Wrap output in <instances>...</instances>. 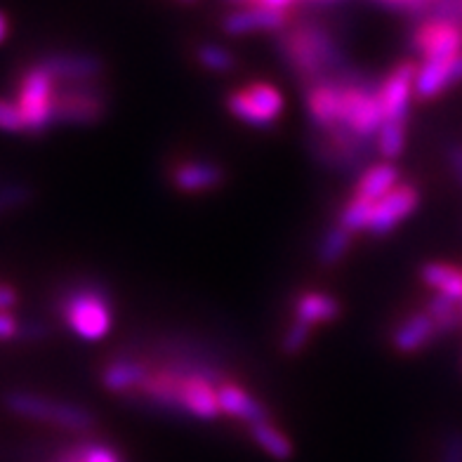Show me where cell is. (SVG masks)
<instances>
[{
    "mask_svg": "<svg viewBox=\"0 0 462 462\" xmlns=\"http://www.w3.org/2000/svg\"><path fill=\"white\" fill-rule=\"evenodd\" d=\"M217 384L219 383L203 375L184 377L182 396H180V413L194 420H203V422H213V420L222 418Z\"/></svg>",
    "mask_w": 462,
    "mask_h": 462,
    "instance_id": "d6986e66",
    "label": "cell"
},
{
    "mask_svg": "<svg viewBox=\"0 0 462 462\" xmlns=\"http://www.w3.org/2000/svg\"><path fill=\"white\" fill-rule=\"evenodd\" d=\"M175 3H180V5H199L201 0H175Z\"/></svg>",
    "mask_w": 462,
    "mask_h": 462,
    "instance_id": "60d3db41",
    "label": "cell"
},
{
    "mask_svg": "<svg viewBox=\"0 0 462 462\" xmlns=\"http://www.w3.org/2000/svg\"><path fill=\"white\" fill-rule=\"evenodd\" d=\"M415 76H418V64L413 60H402L377 83V99L383 106L384 121H411V109H413L415 99Z\"/></svg>",
    "mask_w": 462,
    "mask_h": 462,
    "instance_id": "30bf717a",
    "label": "cell"
},
{
    "mask_svg": "<svg viewBox=\"0 0 462 462\" xmlns=\"http://www.w3.org/2000/svg\"><path fill=\"white\" fill-rule=\"evenodd\" d=\"M22 333L17 319L10 311H0V340H14Z\"/></svg>",
    "mask_w": 462,
    "mask_h": 462,
    "instance_id": "e575fe53",
    "label": "cell"
},
{
    "mask_svg": "<svg viewBox=\"0 0 462 462\" xmlns=\"http://www.w3.org/2000/svg\"><path fill=\"white\" fill-rule=\"evenodd\" d=\"M342 80H323L317 86L304 88V109L311 130L340 128Z\"/></svg>",
    "mask_w": 462,
    "mask_h": 462,
    "instance_id": "e0dca14e",
    "label": "cell"
},
{
    "mask_svg": "<svg viewBox=\"0 0 462 462\" xmlns=\"http://www.w3.org/2000/svg\"><path fill=\"white\" fill-rule=\"evenodd\" d=\"M311 153L326 168L340 172H364L375 156V142L361 140L346 128L311 130Z\"/></svg>",
    "mask_w": 462,
    "mask_h": 462,
    "instance_id": "8992f818",
    "label": "cell"
},
{
    "mask_svg": "<svg viewBox=\"0 0 462 462\" xmlns=\"http://www.w3.org/2000/svg\"><path fill=\"white\" fill-rule=\"evenodd\" d=\"M36 199V189L26 182L0 184V217L14 213L19 208L29 206Z\"/></svg>",
    "mask_w": 462,
    "mask_h": 462,
    "instance_id": "f1b7e54d",
    "label": "cell"
},
{
    "mask_svg": "<svg viewBox=\"0 0 462 462\" xmlns=\"http://www.w3.org/2000/svg\"><path fill=\"white\" fill-rule=\"evenodd\" d=\"M3 406L17 418L55 425L73 434H88L97 427V418L90 408L76 402L50 399L45 394L26 390H13L3 396Z\"/></svg>",
    "mask_w": 462,
    "mask_h": 462,
    "instance_id": "3957f363",
    "label": "cell"
},
{
    "mask_svg": "<svg viewBox=\"0 0 462 462\" xmlns=\"http://www.w3.org/2000/svg\"><path fill=\"white\" fill-rule=\"evenodd\" d=\"M60 317L76 337L99 342L114 328V302L109 292L97 283H79L61 295Z\"/></svg>",
    "mask_w": 462,
    "mask_h": 462,
    "instance_id": "7a4b0ae2",
    "label": "cell"
},
{
    "mask_svg": "<svg viewBox=\"0 0 462 462\" xmlns=\"http://www.w3.org/2000/svg\"><path fill=\"white\" fill-rule=\"evenodd\" d=\"M57 88L60 83L38 61L19 76L14 104L26 123V134H43L55 125Z\"/></svg>",
    "mask_w": 462,
    "mask_h": 462,
    "instance_id": "277c9868",
    "label": "cell"
},
{
    "mask_svg": "<svg viewBox=\"0 0 462 462\" xmlns=\"http://www.w3.org/2000/svg\"><path fill=\"white\" fill-rule=\"evenodd\" d=\"M80 448V462H125L118 448H114L106 441H97V439H86L79 441Z\"/></svg>",
    "mask_w": 462,
    "mask_h": 462,
    "instance_id": "4dcf8cb0",
    "label": "cell"
},
{
    "mask_svg": "<svg viewBox=\"0 0 462 462\" xmlns=\"http://www.w3.org/2000/svg\"><path fill=\"white\" fill-rule=\"evenodd\" d=\"M194 60L199 67L210 73H234L238 69V57L234 50L225 48L222 43H201L196 45Z\"/></svg>",
    "mask_w": 462,
    "mask_h": 462,
    "instance_id": "4316f807",
    "label": "cell"
},
{
    "mask_svg": "<svg viewBox=\"0 0 462 462\" xmlns=\"http://www.w3.org/2000/svg\"><path fill=\"white\" fill-rule=\"evenodd\" d=\"M19 295L10 283H0V311H10L17 304Z\"/></svg>",
    "mask_w": 462,
    "mask_h": 462,
    "instance_id": "8d00e7d4",
    "label": "cell"
},
{
    "mask_svg": "<svg viewBox=\"0 0 462 462\" xmlns=\"http://www.w3.org/2000/svg\"><path fill=\"white\" fill-rule=\"evenodd\" d=\"M411 50L422 61L441 60L462 52V24L453 19L427 17L415 26Z\"/></svg>",
    "mask_w": 462,
    "mask_h": 462,
    "instance_id": "8fae6325",
    "label": "cell"
},
{
    "mask_svg": "<svg viewBox=\"0 0 462 462\" xmlns=\"http://www.w3.org/2000/svg\"><path fill=\"white\" fill-rule=\"evenodd\" d=\"M373 3L387 7V10H396V13H406V14L430 13L427 0H373Z\"/></svg>",
    "mask_w": 462,
    "mask_h": 462,
    "instance_id": "836d02e7",
    "label": "cell"
},
{
    "mask_svg": "<svg viewBox=\"0 0 462 462\" xmlns=\"http://www.w3.org/2000/svg\"><path fill=\"white\" fill-rule=\"evenodd\" d=\"M225 106L238 123L264 130L279 123L286 109V99L279 88L267 80H253L248 86L231 90L225 99Z\"/></svg>",
    "mask_w": 462,
    "mask_h": 462,
    "instance_id": "52a82bcc",
    "label": "cell"
},
{
    "mask_svg": "<svg viewBox=\"0 0 462 462\" xmlns=\"http://www.w3.org/2000/svg\"><path fill=\"white\" fill-rule=\"evenodd\" d=\"M248 434L255 441L257 448L264 450L274 460L286 462L295 456V446H292L291 437L281 427L274 425V420H264V422H257V425L248 427Z\"/></svg>",
    "mask_w": 462,
    "mask_h": 462,
    "instance_id": "cb8c5ba5",
    "label": "cell"
},
{
    "mask_svg": "<svg viewBox=\"0 0 462 462\" xmlns=\"http://www.w3.org/2000/svg\"><path fill=\"white\" fill-rule=\"evenodd\" d=\"M462 83V52L453 57H441V60H430L418 64V76H415V99L430 102V99L441 97L450 88Z\"/></svg>",
    "mask_w": 462,
    "mask_h": 462,
    "instance_id": "2e32d148",
    "label": "cell"
},
{
    "mask_svg": "<svg viewBox=\"0 0 462 462\" xmlns=\"http://www.w3.org/2000/svg\"><path fill=\"white\" fill-rule=\"evenodd\" d=\"M231 3L234 7H241V5H257V0H226Z\"/></svg>",
    "mask_w": 462,
    "mask_h": 462,
    "instance_id": "ab89813d",
    "label": "cell"
},
{
    "mask_svg": "<svg viewBox=\"0 0 462 462\" xmlns=\"http://www.w3.org/2000/svg\"><path fill=\"white\" fill-rule=\"evenodd\" d=\"M52 462H80L79 444H73V446H69L67 450H61L60 456H55V460Z\"/></svg>",
    "mask_w": 462,
    "mask_h": 462,
    "instance_id": "74e56055",
    "label": "cell"
},
{
    "mask_svg": "<svg viewBox=\"0 0 462 462\" xmlns=\"http://www.w3.org/2000/svg\"><path fill=\"white\" fill-rule=\"evenodd\" d=\"M384 123L383 106L377 99V83L354 73L342 80L340 125L361 140L375 142V134Z\"/></svg>",
    "mask_w": 462,
    "mask_h": 462,
    "instance_id": "5b68a950",
    "label": "cell"
},
{
    "mask_svg": "<svg viewBox=\"0 0 462 462\" xmlns=\"http://www.w3.org/2000/svg\"><path fill=\"white\" fill-rule=\"evenodd\" d=\"M217 399L222 415H226L231 420H238V422H245L248 427L257 425V422H264V420H272L269 408L248 387H244L236 380H231V377L217 384Z\"/></svg>",
    "mask_w": 462,
    "mask_h": 462,
    "instance_id": "ac0fdd59",
    "label": "cell"
},
{
    "mask_svg": "<svg viewBox=\"0 0 462 462\" xmlns=\"http://www.w3.org/2000/svg\"><path fill=\"white\" fill-rule=\"evenodd\" d=\"M402 182V172H399L396 163L377 161V163H371L359 177H356L352 196L354 199H361V201L375 203L380 201L383 196L390 194L392 189H396Z\"/></svg>",
    "mask_w": 462,
    "mask_h": 462,
    "instance_id": "7402d4cb",
    "label": "cell"
},
{
    "mask_svg": "<svg viewBox=\"0 0 462 462\" xmlns=\"http://www.w3.org/2000/svg\"><path fill=\"white\" fill-rule=\"evenodd\" d=\"M276 52L302 90L323 80H342L356 73L337 38L319 22H291L276 33Z\"/></svg>",
    "mask_w": 462,
    "mask_h": 462,
    "instance_id": "6da1fadb",
    "label": "cell"
},
{
    "mask_svg": "<svg viewBox=\"0 0 462 462\" xmlns=\"http://www.w3.org/2000/svg\"><path fill=\"white\" fill-rule=\"evenodd\" d=\"M448 163H450V171L456 175L457 184L462 187V144H453L448 149Z\"/></svg>",
    "mask_w": 462,
    "mask_h": 462,
    "instance_id": "d590c367",
    "label": "cell"
},
{
    "mask_svg": "<svg viewBox=\"0 0 462 462\" xmlns=\"http://www.w3.org/2000/svg\"><path fill=\"white\" fill-rule=\"evenodd\" d=\"M152 359L149 356H134V354H121L111 356L99 371V383L109 394L134 396L144 387L146 377L152 375Z\"/></svg>",
    "mask_w": 462,
    "mask_h": 462,
    "instance_id": "7c38bea8",
    "label": "cell"
},
{
    "mask_svg": "<svg viewBox=\"0 0 462 462\" xmlns=\"http://www.w3.org/2000/svg\"><path fill=\"white\" fill-rule=\"evenodd\" d=\"M342 314L340 300L326 291H302L298 298L292 300L291 319L310 326L311 330L326 323L337 321Z\"/></svg>",
    "mask_w": 462,
    "mask_h": 462,
    "instance_id": "44dd1931",
    "label": "cell"
},
{
    "mask_svg": "<svg viewBox=\"0 0 462 462\" xmlns=\"http://www.w3.org/2000/svg\"><path fill=\"white\" fill-rule=\"evenodd\" d=\"M292 22L291 13H281L264 5L234 7L222 19V31L226 36H250V33H279Z\"/></svg>",
    "mask_w": 462,
    "mask_h": 462,
    "instance_id": "5bb4252c",
    "label": "cell"
},
{
    "mask_svg": "<svg viewBox=\"0 0 462 462\" xmlns=\"http://www.w3.org/2000/svg\"><path fill=\"white\" fill-rule=\"evenodd\" d=\"M420 203H422L420 189L411 182H402L396 189H392L390 194L383 196L380 201L368 203L364 234L377 238L390 236L406 219L418 213Z\"/></svg>",
    "mask_w": 462,
    "mask_h": 462,
    "instance_id": "9c48e42d",
    "label": "cell"
},
{
    "mask_svg": "<svg viewBox=\"0 0 462 462\" xmlns=\"http://www.w3.org/2000/svg\"><path fill=\"white\" fill-rule=\"evenodd\" d=\"M425 310L430 311V317H432L434 326L439 330V337H444V335L453 333L456 328L462 326V314H460V302L456 300H448L444 295H434L427 300Z\"/></svg>",
    "mask_w": 462,
    "mask_h": 462,
    "instance_id": "83f0119b",
    "label": "cell"
},
{
    "mask_svg": "<svg viewBox=\"0 0 462 462\" xmlns=\"http://www.w3.org/2000/svg\"><path fill=\"white\" fill-rule=\"evenodd\" d=\"M109 114V92L97 83H73L60 86L55 95V125L90 128Z\"/></svg>",
    "mask_w": 462,
    "mask_h": 462,
    "instance_id": "ba28073f",
    "label": "cell"
},
{
    "mask_svg": "<svg viewBox=\"0 0 462 462\" xmlns=\"http://www.w3.org/2000/svg\"><path fill=\"white\" fill-rule=\"evenodd\" d=\"M226 171L210 159H184L172 165L171 184L180 194L203 196L225 184Z\"/></svg>",
    "mask_w": 462,
    "mask_h": 462,
    "instance_id": "9a60e30c",
    "label": "cell"
},
{
    "mask_svg": "<svg viewBox=\"0 0 462 462\" xmlns=\"http://www.w3.org/2000/svg\"><path fill=\"white\" fill-rule=\"evenodd\" d=\"M38 64L60 83V86H73V83H97L102 80L106 64L99 55L92 52H52V55L38 60Z\"/></svg>",
    "mask_w": 462,
    "mask_h": 462,
    "instance_id": "4fadbf2b",
    "label": "cell"
},
{
    "mask_svg": "<svg viewBox=\"0 0 462 462\" xmlns=\"http://www.w3.org/2000/svg\"><path fill=\"white\" fill-rule=\"evenodd\" d=\"M439 337V330L434 326L430 311L422 307L418 311H411L408 317L396 323L390 335V342L399 354H418L427 345H432Z\"/></svg>",
    "mask_w": 462,
    "mask_h": 462,
    "instance_id": "ffe728a7",
    "label": "cell"
},
{
    "mask_svg": "<svg viewBox=\"0 0 462 462\" xmlns=\"http://www.w3.org/2000/svg\"><path fill=\"white\" fill-rule=\"evenodd\" d=\"M311 335H314V330L310 326H304V323L292 321L291 319L283 335H281V352L286 354V356H298V354H302L307 349V345L311 342Z\"/></svg>",
    "mask_w": 462,
    "mask_h": 462,
    "instance_id": "f546056e",
    "label": "cell"
},
{
    "mask_svg": "<svg viewBox=\"0 0 462 462\" xmlns=\"http://www.w3.org/2000/svg\"><path fill=\"white\" fill-rule=\"evenodd\" d=\"M439 462H462V430H450L441 441Z\"/></svg>",
    "mask_w": 462,
    "mask_h": 462,
    "instance_id": "d6a6232c",
    "label": "cell"
},
{
    "mask_svg": "<svg viewBox=\"0 0 462 462\" xmlns=\"http://www.w3.org/2000/svg\"><path fill=\"white\" fill-rule=\"evenodd\" d=\"M460 314H462V304H460Z\"/></svg>",
    "mask_w": 462,
    "mask_h": 462,
    "instance_id": "b9f144b4",
    "label": "cell"
},
{
    "mask_svg": "<svg viewBox=\"0 0 462 462\" xmlns=\"http://www.w3.org/2000/svg\"><path fill=\"white\" fill-rule=\"evenodd\" d=\"M408 146V123L384 121L375 134V152L380 161L396 163Z\"/></svg>",
    "mask_w": 462,
    "mask_h": 462,
    "instance_id": "484cf974",
    "label": "cell"
},
{
    "mask_svg": "<svg viewBox=\"0 0 462 462\" xmlns=\"http://www.w3.org/2000/svg\"><path fill=\"white\" fill-rule=\"evenodd\" d=\"M0 130L10 134H26V123L14 102L0 97Z\"/></svg>",
    "mask_w": 462,
    "mask_h": 462,
    "instance_id": "1f68e13d",
    "label": "cell"
},
{
    "mask_svg": "<svg viewBox=\"0 0 462 462\" xmlns=\"http://www.w3.org/2000/svg\"><path fill=\"white\" fill-rule=\"evenodd\" d=\"M354 245V234L346 231L340 222H333L323 231L317 245V260L321 267H335L340 264Z\"/></svg>",
    "mask_w": 462,
    "mask_h": 462,
    "instance_id": "d4e9b609",
    "label": "cell"
},
{
    "mask_svg": "<svg viewBox=\"0 0 462 462\" xmlns=\"http://www.w3.org/2000/svg\"><path fill=\"white\" fill-rule=\"evenodd\" d=\"M420 279L434 295H444L462 304V269L446 262H425L420 267Z\"/></svg>",
    "mask_w": 462,
    "mask_h": 462,
    "instance_id": "603a6c76",
    "label": "cell"
},
{
    "mask_svg": "<svg viewBox=\"0 0 462 462\" xmlns=\"http://www.w3.org/2000/svg\"><path fill=\"white\" fill-rule=\"evenodd\" d=\"M7 36H10V19H7V14L0 10V45L5 43Z\"/></svg>",
    "mask_w": 462,
    "mask_h": 462,
    "instance_id": "f35d334b",
    "label": "cell"
}]
</instances>
